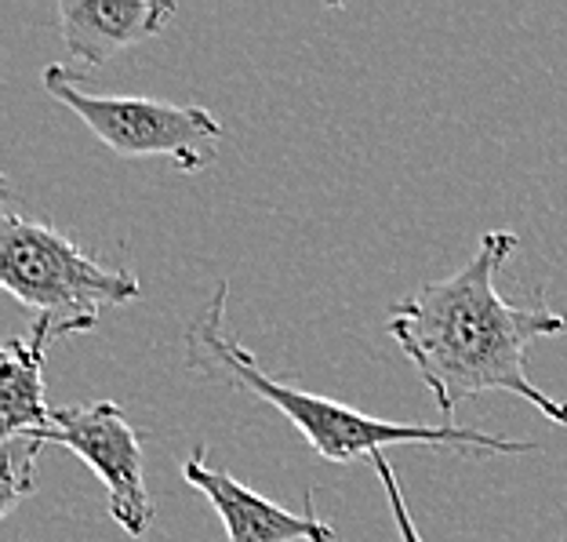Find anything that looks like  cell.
Wrapping results in <instances>:
<instances>
[{"instance_id": "7", "label": "cell", "mask_w": 567, "mask_h": 542, "mask_svg": "<svg viewBox=\"0 0 567 542\" xmlns=\"http://www.w3.org/2000/svg\"><path fill=\"white\" fill-rule=\"evenodd\" d=\"M172 19V0H59L62 44L81 67H106L121 51L153 41Z\"/></svg>"}, {"instance_id": "5", "label": "cell", "mask_w": 567, "mask_h": 542, "mask_svg": "<svg viewBox=\"0 0 567 542\" xmlns=\"http://www.w3.org/2000/svg\"><path fill=\"white\" fill-rule=\"evenodd\" d=\"M44 444L70 448L106 484L110 518L132 539H146L153 524V499L142 473V433L113 401L55 408L51 426L37 433Z\"/></svg>"}, {"instance_id": "8", "label": "cell", "mask_w": 567, "mask_h": 542, "mask_svg": "<svg viewBox=\"0 0 567 542\" xmlns=\"http://www.w3.org/2000/svg\"><path fill=\"white\" fill-rule=\"evenodd\" d=\"M62 335L48 320H33L25 339H8L0 350V437L44 433L55 408L44 397V354Z\"/></svg>"}, {"instance_id": "4", "label": "cell", "mask_w": 567, "mask_h": 542, "mask_svg": "<svg viewBox=\"0 0 567 542\" xmlns=\"http://www.w3.org/2000/svg\"><path fill=\"white\" fill-rule=\"evenodd\" d=\"M44 88L121 157H167L178 172H200L218 157L223 124L204 106L142 95H95L84 88L81 73L59 62L44 70Z\"/></svg>"}, {"instance_id": "6", "label": "cell", "mask_w": 567, "mask_h": 542, "mask_svg": "<svg viewBox=\"0 0 567 542\" xmlns=\"http://www.w3.org/2000/svg\"><path fill=\"white\" fill-rule=\"evenodd\" d=\"M183 477L215 507L229 542H334V528L313 510V488H306L302 513H291L240 484L234 473L208 467L204 444L183 462Z\"/></svg>"}, {"instance_id": "9", "label": "cell", "mask_w": 567, "mask_h": 542, "mask_svg": "<svg viewBox=\"0 0 567 542\" xmlns=\"http://www.w3.org/2000/svg\"><path fill=\"white\" fill-rule=\"evenodd\" d=\"M44 441L37 433L4 437L0 448V513L11 518L19 502L37 492V459H41Z\"/></svg>"}, {"instance_id": "3", "label": "cell", "mask_w": 567, "mask_h": 542, "mask_svg": "<svg viewBox=\"0 0 567 542\" xmlns=\"http://www.w3.org/2000/svg\"><path fill=\"white\" fill-rule=\"evenodd\" d=\"M0 280L11 299L30 306L62 339L92 331L106 306L142 295L132 269L102 266L73 237L19 215L11 204L0 218Z\"/></svg>"}, {"instance_id": "1", "label": "cell", "mask_w": 567, "mask_h": 542, "mask_svg": "<svg viewBox=\"0 0 567 542\" xmlns=\"http://www.w3.org/2000/svg\"><path fill=\"white\" fill-rule=\"evenodd\" d=\"M520 248L513 229H492L473 259L444 280H425L419 292L390 306V335L433 393L441 419H455L466 397L502 390L524 397L538 416L567 426V401H557L527 379V350L567 328L543 292L535 303L513 306L498 292V269Z\"/></svg>"}, {"instance_id": "2", "label": "cell", "mask_w": 567, "mask_h": 542, "mask_svg": "<svg viewBox=\"0 0 567 542\" xmlns=\"http://www.w3.org/2000/svg\"><path fill=\"white\" fill-rule=\"evenodd\" d=\"M226 299L229 284L218 280L212 303L200 306V314L193 317L186 328V365L197 376L212 382H226L229 390H240L277 408L295 430L306 437V444L328 462H357L371 459L379 451L393 444H425V448H455L462 456H527L538 451L532 441H509V437L476 430V426H455V422H393L357 411L342 401H331L324 393H309L299 386H288L274 379L269 371L255 360L237 339H229L223 320H226Z\"/></svg>"}, {"instance_id": "10", "label": "cell", "mask_w": 567, "mask_h": 542, "mask_svg": "<svg viewBox=\"0 0 567 542\" xmlns=\"http://www.w3.org/2000/svg\"><path fill=\"white\" fill-rule=\"evenodd\" d=\"M368 462L375 467L379 481H382V488H385V495H390V510H393L396 532H401V542H425V539L419 535L415 521H411L408 499H404V492H401V481H396V473H393V467H390V459H385V451H379V456H371Z\"/></svg>"}]
</instances>
